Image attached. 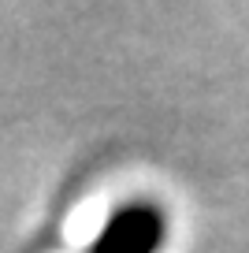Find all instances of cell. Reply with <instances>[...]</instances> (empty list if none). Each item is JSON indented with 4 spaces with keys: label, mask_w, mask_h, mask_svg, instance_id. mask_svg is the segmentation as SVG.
I'll return each instance as SVG.
<instances>
[{
    "label": "cell",
    "mask_w": 249,
    "mask_h": 253,
    "mask_svg": "<svg viewBox=\"0 0 249 253\" xmlns=\"http://www.w3.org/2000/svg\"><path fill=\"white\" fill-rule=\"evenodd\" d=\"M160 242H164V216L149 201H134L104 223L93 253H156Z\"/></svg>",
    "instance_id": "cell-1"
}]
</instances>
